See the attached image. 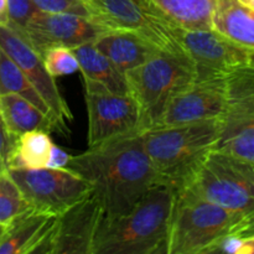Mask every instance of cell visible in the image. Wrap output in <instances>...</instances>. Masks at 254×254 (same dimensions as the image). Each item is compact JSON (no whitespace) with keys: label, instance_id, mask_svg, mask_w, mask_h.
I'll return each instance as SVG.
<instances>
[{"label":"cell","instance_id":"obj_1","mask_svg":"<svg viewBox=\"0 0 254 254\" xmlns=\"http://www.w3.org/2000/svg\"><path fill=\"white\" fill-rule=\"evenodd\" d=\"M67 169L89 184L99 198L104 217L127 213L159 184L141 131L88 146L83 153L72 155Z\"/></svg>","mask_w":254,"mask_h":254},{"label":"cell","instance_id":"obj_2","mask_svg":"<svg viewBox=\"0 0 254 254\" xmlns=\"http://www.w3.org/2000/svg\"><path fill=\"white\" fill-rule=\"evenodd\" d=\"M176 190L154 185L130 210L102 217L92 254H166Z\"/></svg>","mask_w":254,"mask_h":254},{"label":"cell","instance_id":"obj_3","mask_svg":"<svg viewBox=\"0 0 254 254\" xmlns=\"http://www.w3.org/2000/svg\"><path fill=\"white\" fill-rule=\"evenodd\" d=\"M222 119L183 126L154 127L141 131L144 148L159 183L183 191L215 150Z\"/></svg>","mask_w":254,"mask_h":254},{"label":"cell","instance_id":"obj_4","mask_svg":"<svg viewBox=\"0 0 254 254\" xmlns=\"http://www.w3.org/2000/svg\"><path fill=\"white\" fill-rule=\"evenodd\" d=\"M233 236L254 238L246 218L186 189L176 192L166 254L216 253Z\"/></svg>","mask_w":254,"mask_h":254},{"label":"cell","instance_id":"obj_5","mask_svg":"<svg viewBox=\"0 0 254 254\" xmlns=\"http://www.w3.org/2000/svg\"><path fill=\"white\" fill-rule=\"evenodd\" d=\"M129 92L140 107L143 130L159 124L169 102L192 83L196 71L185 54L161 51L126 72Z\"/></svg>","mask_w":254,"mask_h":254},{"label":"cell","instance_id":"obj_6","mask_svg":"<svg viewBox=\"0 0 254 254\" xmlns=\"http://www.w3.org/2000/svg\"><path fill=\"white\" fill-rule=\"evenodd\" d=\"M185 189L241 215L254 232L253 161L212 150Z\"/></svg>","mask_w":254,"mask_h":254},{"label":"cell","instance_id":"obj_7","mask_svg":"<svg viewBox=\"0 0 254 254\" xmlns=\"http://www.w3.org/2000/svg\"><path fill=\"white\" fill-rule=\"evenodd\" d=\"M88 113V146L143 131L141 112L130 93H114L103 84L83 77Z\"/></svg>","mask_w":254,"mask_h":254},{"label":"cell","instance_id":"obj_8","mask_svg":"<svg viewBox=\"0 0 254 254\" xmlns=\"http://www.w3.org/2000/svg\"><path fill=\"white\" fill-rule=\"evenodd\" d=\"M30 207L60 215L87 195L92 188L68 169H9Z\"/></svg>","mask_w":254,"mask_h":254},{"label":"cell","instance_id":"obj_9","mask_svg":"<svg viewBox=\"0 0 254 254\" xmlns=\"http://www.w3.org/2000/svg\"><path fill=\"white\" fill-rule=\"evenodd\" d=\"M169 27L181 51L193 64L198 79L225 77L232 69L248 64L254 52L238 46L213 29Z\"/></svg>","mask_w":254,"mask_h":254},{"label":"cell","instance_id":"obj_10","mask_svg":"<svg viewBox=\"0 0 254 254\" xmlns=\"http://www.w3.org/2000/svg\"><path fill=\"white\" fill-rule=\"evenodd\" d=\"M0 47L21 68L32 87L47 104L55 131L62 135L68 134V123L73 118L72 112L62 97L55 78L47 72L41 55L25 37L5 24H0Z\"/></svg>","mask_w":254,"mask_h":254},{"label":"cell","instance_id":"obj_11","mask_svg":"<svg viewBox=\"0 0 254 254\" xmlns=\"http://www.w3.org/2000/svg\"><path fill=\"white\" fill-rule=\"evenodd\" d=\"M88 17L106 30H129L143 34L164 51L184 54L170 27L146 14L135 0H79Z\"/></svg>","mask_w":254,"mask_h":254},{"label":"cell","instance_id":"obj_12","mask_svg":"<svg viewBox=\"0 0 254 254\" xmlns=\"http://www.w3.org/2000/svg\"><path fill=\"white\" fill-rule=\"evenodd\" d=\"M226 107V76L196 78L171 98L156 127L183 126L210 119H222Z\"/></svg>","mask_w":254,"mask_h":254},{"label":"cell","instance_id":"obj_13","mask_svg":"<svg viewBox=\"0 0 254 254\" xmlns=\"http://www.w3.org/2000/svg\"><path fill=\"white\" fill-rule=\"evenodd\" d=\"M106 29L89 17L72 12H45L37 10L29 20L24 36L40 55L54 46L69 49L93 42Z\"/></svg>","mask_w":254,"mask_h":254},{"label":"cell","instance_id":"obj_14","mask_svg":"<svg viewBox=\"0 0 254 254\" xmlns=\"http://www.w3.org/2000/svg\"><path fill=\"white\" fill-rule=\"evenodd\" d=\"M103 217L99 198L93 190L57 215L49 254H92L97 230Z\"/></svg>","mask_w":254,"mask_h":254},{"label":"cell","instance_id":"obj_15","mask_svg":"<svg viewBox=\"0 0 254 254\" xmlns=\"http://www.w3.org/2000/svg\"><path fill=\"white\" fill-rule=\"evenodd\" d=\"M56 217L30 207L5 226L0 254H49Z\"/></svg>","mask_w":254,"mask_h":254},{"label":"cell","instance_id":"obj_16","mask_svg":"<svg viewBox=\"0 0 254 254\" xmlns=\"http://www.w3.org/2000/svg\"><path fill=\"white\" fill-rule=\"evenodd\" d=\"M148 15L171 27L212 29L217 0H135Z\"/></svg>","mask_w":254,"mask_h":254},{"label":"cell","instance_id":"obj_17","mask_svg":"<svg viewBox=\"0 0 254 254\" xmlns=\"http://www.w3.org/2000/svg\"><path fill=\"white\" fill-rule=\"evenodd\" d=\"M93 44L123 73L164 51L143 34L129 30H107Z\"/></svg>","mask_w":254,"mask_h":254},{"label":"cell","instance_id":"obj_18","mask_svg":"<svg viewBox=\"0 0 254 254\" xmlns=\"http://www.w3.org/2000/svg\"><path fill=\"white\" fill-rule=\"evenodd\" d=\"M212 29L238 46L254 51V11L238 0H217Z\"/></svg>","mask_w":254,"mask_h":254},{"label":"cell","instance_id":"obj_19","mask_svg":"<svg viewBox=\"0 0 254 254\" xmlns=\"http://www.w3.org/2000/svg\"><path fill=\"white\" fill-rule=\"evenodd\" d=\"M0 116L12 136L32 130L55 131L51 118L32 102L19 94L0 96Z\"/></svg>","mask_w":254,"mask_h":254},{"label":"cell","instance_id":"obj_20","mask_svg":"<svg viewBox=\"0 0 254 254\" xmlns=\"http://www.w3.org/2000/svg\"><path fill=\"white\" fill-rule=\"evenodd\" d=\"M72 50L78 60L79 71L83 77L103 84L114 93H130L126 73H123L106 55L102 54L93 42L79 45Z\"/></svg>","mask_w":254,"mask_h":254},{"label":"cell","instance_id":"obj_21","mask_svg":"<svg viewBox=\"0 0 254 254\" xmlns=\"http://www.w3.org/2000/svg\"><path fill=\"white\" fill-rule=\"evenodd\" d=\"M215 150L254 163V113L223 117Z\"/></svg>","mask_w":254,"mask_h":254},{"label":"cell","instance_id":"obj_22","mask_svg":"<svg viewBox=\"0 0 254 254\" xmlns=\"http://www.w3.org/2000/svg\"><path fill=\"white\" fill-rule=\"evenodd\" d=\"M52 144L50 133L45 130L27 131L16 136L10 153L9 169L46 168Z\"/></svg>","mask_w":254,"mask_h":254},{"label":"cell","instance_id":"obj_23","mask_svg":"<svg viewBox=\"0 0 254 254\" xmlns=\"http://www.w3.org/2000/svg\"><path fill=\"white\" fill-rule=\"evenodd\" d=\"M226 87L227 107L225 116L254 113V52L248 64L226 74Z\"/></svg>","mask_w":254,"mask_h":254},{"label":"cell","instance_id":"obj_24","mask_svg":"<svg viewBox=\"0 0 254 254\" xmlns=\"http://www.w3.org/2000/svg\"><path fill=\"white\" fill-rule=\"evenodd\" d=\"M9 93L19 94V96L29 99L37 108L46 113L52 121L50 109L44 102V99L37 93L36 89L32 87L27 77L25 76L21 68L15 64L14 60L0 47V96Z\"/></svg>","mask_w":254,"mask_h":254},{"label":"cell","instance_id":"obj_25","mask_svg":"<svg viewBox=\"0 0 254 254\" xmlns=\"http://www.w3.org/2000/svg\"><path fill=\"white\" fill-rule=\"evenodd\" d=\"M21 190L7 171L0 173V223L7 226L14 218L29 210Z\"/></svg>","mask_w":254,"mask_h":254},{"label":"cell","instance_id":"obj_26","mask_svg":"<svg viewBox=\"0 0 254 254\" xmlns=\"http://www.w3.org/2000/svg\"><path fill=\"white\" fill-rule=\"evenodd\" d=\"M47 72L54 78L76 73L79 71V62L73 50L66 46H54L41 55Z\"/></svg>","mask_w":254,"mask_h":254},{"label":"cell","instance_id":"obj_27","mask_svg":"<svg viewBox=\"0 0 254 254\" xmlns=\"http://www.w3.org/2000/svg\"><path fill=\"white\" fill-rule=\"evenodd\" d=\"M36 11L32 0H7V22L5 25L24 36L27 22Z\"/></svg>","mask_w":254,"mask_h":254},{"label":"cell","instance_id":"obj_28","mask_svg":"<svg viewBox=\"0 0 254 254\" xmlns=\"http://www.w3.org/2000/svg\"><path fill=\"white\" fill-rule=\"evenodd\" d=\"M37 10L45 12H72L88 17V12L79 0H32Z\"/></svg>","mask_w":254,"mask_h":254},{"label":"cell","instance_id":"obj_29","mask_svg":"<svg viewBox=\"0 0 254 254\" xmlns=\"http://www.w3.org/2000/svg\"><path fill=\"white\" fill-rule=\"evenodd\" d=\"M15 138L16 136H12L9 133L1 116H0V173L7 171L9 169V158Z\"/></svg>","mask_w":254,"mask_h":254},{"label":"cell","instance_id":"obj_30","mask_svg":"<svg viewBox=\"0 0 254 254\" xmlns=\"http://www.w3.org/2000/svg\"><path fill=\"white\" fill-rule=\"evenodd\" d=\"M71 158L72 155H69L66 150H64V149L60 148V146L52 144L46 168L67 169L68 168V164H69V160H71Z\"/></svg>","mask_w":254,"mask_h":254},{"label":"cell","instance_id":"obj_31","mask_svg":"<svg viewBox=\"0 0 254 254\" xmlns=\"http://www.w3.org/2000/svg\"><path fill=\"white\" fill-rule=\"evenodd\" d=\"M7 22V0H0V24Z\"/></svg>","mask_w":254,"mask_h":254},{"label":"cell","instance_id":"obj_32","mask_svg":"<svg viewBox=\"0 0 254 254\" xmlns=\"http://www.w3.org/2000/svg\"><path fill=\"white\" fill-rule=\"evenodd\" d=\"M238 1H240L241 4L245 5V6H247L248 9L253 10L254 11V0H238Z\"/></svg>","mask_w":254,"mask_h":254},{"label":"cell","instance_id":"obj_33","mask_svg":"<svg viewBox=\"0 0 254 254\" xmlns=\"http://www.w3.org/2000/svg\"><path fill=\"white\" fill-rule=\"evenodd\" d=\"M4 232H5V226L0 223V240H1V237H2V235H4Z\"/></svg>","mask_w":254,"mask_h":254}]
</instances>
